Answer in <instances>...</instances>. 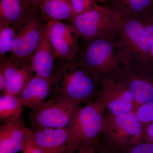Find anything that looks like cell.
I'll return each instance as SVG.
<instances>
[{"label":"cell","mask_w":153,"mask_h":153,"mask_svg":"<svg viewBox=\"0 0 153 153\" xmlns=\"http://www.w3.org/2000/svg\"><path fill=\"white\" fill-rule=\"evenodd\" d=\"M100 79L79 59L62 60L55 65L51 78V97H61L80 105L88 103L97 97Z\"/></svg>","instance_id":"6da1fadb"},{"label":"cell","mask_w":153,"mask_h":153,"mask_svg":"<svg viewBox=\"0 0 153 153\" xmlns=\"http://www.w3.org/2000/svg\"><path fill=\"white\" fill-rule=\"evenodd\" d=\"M84 44L78 59L100 78H115L125 66L117 29L85 40Z\"/></svg>","instance_id":"7a4b0ae2"},{"label":"cell","mask_w":153,"mask_h":153,"mask_svg":"<svg viewBox=\"0 0 153 153\" xmlns=\"http://www.w3.org/2000/svg\"><path fill=\"white\" fill-rule=\"evenodd\" d=\"M117 33L125 66L153 69L150 44L141 19L137 17L120 18Z\"/></svg>","instance_id":"3957f363"},{"label":"cell","mask_w":153,"mask_h":153,"mask_svg":"<svg viewBox=\"0 0 153 153\" xmlns=\"http://www.w3.org/2000/svg\"><path fill=\"white\" fill-rule=\"evenodd\" d=\"M144 131L134 111L117 115L105 113L101 134L104 144L114 150L143 141Z\"/></svg>","instance_id":"277c9868"},{"label":"cell","mask_w":153,"mask_h":153,"mask_svg":"<svg viewBox=\"0 0 153 153\" xmlns=\"http://www.w3.org/2000/svg\"><path fill=\"white\" fill-rule=\"evenodd\" d=\"M105 113L104 105L97 98L80 105L67 127L72 153H75L83 143L98 139Z\"/></svg>","instance_id":"5b68a950"},{"label":"cell","mask_w":153,"mask_h":153,"mask_svg":"<svg viewBox=\"0 0 153 153\" xmlns=\"http://www.w3.org/2000/svg\"><path fill=\"white\" fill-rule=\"evenodd\" d=\"M81 105L61 97H51L28 117L33 129L61 128L67 127Z\"/></svg>","instance_id":"8992f818"},{"label":"cell","mask_w":153,"mask_h":153,"mask_svg":"<svg viewBox=\"0 0 153 153\" xmlns=\"http://www.w3.org/2000/svg\"><path fill=\"white\" fill-rule=\"evenodd\" d=\"M120 19L111 7L96 3L89 10L74 17L71 25L85 41L117 30Z\"/></svg>","instance_id":"52a82bcc"},{"label":"cell","mask_w":153,"mask_h":153,"mask_svg":"<svg viewBox=\"0 0 153 153\" xmlns=\"http://www.w3.org/2000/svg\"><path fill=\"white\" fill-rule=\"evenodd\" d=\"M44 29L55 59L77 60L80 37L72 25H66L60 21L49 20Z\"/></svg>","instance_id":"ba28073f"},{"label":"cell","mask_w":153,"mask_h":153,"mask_svg":"<svg viewBox=\"0 0 153 153\" xmlns=\"http://www.w3.org/2000/svg\"><path fill=\"white\" fill-rule=\"evenodd\" d=\"M114 78L131 94L136 108L153 101V69L126 65Z\"/></svg>","instance_id":"9c48e42d"},{"label":"cell","mask_w":153,"mask_h":153,"mask_svg":"<svg viewBox=\"0 0 153 153\" xmlns=\"http://www.w3.org/2000/svg\"><path fill=\"white\" fill-rule=\"evenodd\" d=\"M97 98L109 114H121L133 111L136 108L131 94L114 77H101Z\"/></svg>","instance_id":"30bf717a"},{"label":"cell","mask_w":153,"mask_h":153,"mask_svg":"<svg viewBox=\"0 0 153 153\" xmlns=\"http://www.w3.org/2000/svg\"><path fill=\"white\" fill-rule=\"evenodd\" d=\"M41 18L33 13L16 30L11 56L31 63V59L36 49L43 28Z\"/></svg>","instance_id":"8fae6325"},{"label":"cell","mask_w":153,"mask_h":153,"mask_svg":"<svg viewBox=\"0 0 153 153\" xmlns=\"http://www.w3.org/2000/svg\"><path fill=\"white\" fill-rule=\"evenodd\" d=\"M0 71L6 80L3 94L12 95H19L35 75L31 63L12 56L1 58Z\"/></svg>","instance_id":"7c38bea8"},{"label":"cell","mask_w":153,"mask_h":153,"mask_svg":"<svg viewBox=\"0 0 153 153\" xmlns=\"http://www.w3.org/2000/svg\"><path fill=\"white\" fill-rule=\"evenodd\" d=\"M32 131L33 140L42 153H72L67 127L35 128Z\"/></svg>","instance_id":"4fadbf2b"},{"label":"cell","mask_w":153,"mask_h":153,"mask_svg":"<svg viewBox=\"0 0 153 153\" xmlns=\"http://www.w3.org/2000/svg\"><path fill=\"white\" fill-rule=\"evenodd\" d=\"M31 130L25 126L21 117L0 127V153L22 152L27 144Z\"/></svg>","instance_id":"5bb4252c"},{"label":"cell","mask_w":153,"mask_h":153,"mask_svg":"<svg viewBox=\"0 0 153 153\" xmlns=\"http://www.w3.org/2000/svg\"><path fill=\"white\" fill-rule=\"evenodd\" d=\"M52 93L51 80L35 74L18 95L23 106L33 110L51 98Z\"/></svg>","instance_id":"9a60e30c"},{"label":"cell","mask_w":153,"mask_h":153,"mask_svg":"<svg viewBox=\"0 0 153 153\" xmlns=\"http://www.w3.org/2000/svg\"><path fill=\"white\" fill-rule=\"evenodd\" d=\"M55 60L53 49L44 27L31 59V65L35 74L51 80L55 67Z\"/></svg>","instance_id":"2e32d148"},{"label":"cell","mask_w":153,"mask_h":153,"mask_svg":"<svg viewBox=\"0 0 153 153\" xmlns=\"http://www.w3.org/2000/svg\"><path fill=\"white\" fill-rule=\"evenodd\" d=\"M36 12L26 0H0V24L13 25L16 30Z\"/></svg>","instance_id":"e0dca14e"},{"label":"cell","mask_w":153,"mask_h":153,"mask_svg":"<svg viewBox=\"0 0 153 153\" xmlns=\"http://www.w3.org/2000/svg\"><path fill=\"white\" fill-rule=\"evenodd\" d=\"M106 4L111 8L120 18H142L153 12V0H108Z\"/></svg>","instance_id":"ac0fdd59"},{"label":"cell","mask_w":153,"mask_h":153,"mask_svg":"<svg viewBox=\"0 0 153 153\" xmlns=\"http://www.w3.org/2000/svg\"><path fill=\"white\" fill-rule=\"evenodd\" d=\"M39 7L42 15L49 20L71 22L74 18L70 0H43Z\"/></svg>","instance_id":"d6986e66"},{"label":"cell","mask_w":153,"mask_h":153,"mask_svg":"<svg viewBox=\"0 0 153 153\" xmlns=\"http://www.w3.org/2000/svg\"><path fill=\"white\" fill-rule=\"evenodd\" d=\"M23 106L18 95L3 94L0 97V119L6 122L20 117Z\"/></svg>","instance_id":"ffe728a7"},{"label":"cell","mask_w":153,"mask_h":153,"mask_svg":"<svg viewBox=\"0 0 153 153\" xmlns=\"http://www.w3.org/2000/svg\"><path fill=\"white\" fill-rule=\"evenodd\" d=\"M16 32L10 25L0 24V55L1 58L10 53Z\"/></svg>","instance_id":"44dd1931"},{"label":"cell","mask_w":153,"mask_h":153,"mask_svg":"<svg viewBox=\"0 0 153 153\" xmlns=\"http://www.w3.org/2000/svg\"><path fill=\"white\" fill-rule=\"evenodd\" d=\"M136 115L143 126L153 123V101L141 105L134 111Z\"/></svg>","instance_id":"7402d4cb"},{"label":"cell","mask_w":153,"mask_h":153,"mask_svg":"<svg viewBox=\"0 0 153 153\" xmlns=\"http://www.w3.org/2000/svg\"><path fill=\"white\" fill-rule=\"evenodd\" d=\"M117 153H153V144L143 141L116 151Z\"/></svg>","instance_id":"603a6c76"},{"label":"cell","mask_w":153,"mask_h":153,"mask_svg":"<svg viewBox=\"0 0 153 153\" xmlns=\"http://www.w3.org/2000/svg\"><path fill=\"white\" fill-rule=\"evenodd\" d=\"M70 1L73 8L74 18L89 10L97 3L96 0H70Z\"/></svg>","instance_id":"cb8c5ba5"},{"label":"cell","mask_w":153,"mask_h":153,"mask_svg":"<svg viewBox=\"0 0 153 153\" xmlns=\"http://www.w3.org/2000/svg\"><path fill=\"white\" fill-rule=\"evenodd\" d=\"M141 19L142 20L149 40L153 61V12L146 15Z\"/></svg>","instance_id":"d4e9b609"},{"label":"cell","mask_w":153,"mask_h":153,"mask_svg":"<svg viewBox=\"0 0 153 153\" xmlns=\"http://www.w3.org/2000/svg\"><path fill=\"white\" fill-rule=\"evenodd\" d=\"M100 143L98 138L85 142L81 144L75 153H97Z\"/></svg>","instance_id":"484cf974"},{"label":"cell","mask_w":153,"mask_h":153,"mask_svg":"<svg viewBox=\"0 0 153 153\" xmlns=\"http://www.w3.org/2000/svg\"><path fill=\"white\" fill-rule=\"evenodd\" d=\"M22 153H42L38 146L36 144L33 139L32 131L30 132L27 142L25 146Z\"/></svg>","instance_id":"4316f807"},{"label":"cell","mask_w":153,"mask_h":153,"mask_svg":"<svg viewBox=\"0 0 153 153\" xmlns=\"http://www.w3.org/2000/svg\"><path fill=\"white\" fill-rule=\"evenodd\" d=\"M144 141L153 144V123L145 127Z\"/></svg>","instance_id":"83f0119b"},{"label":"cell","mask_w":153,"mask_h":153,"mask_svg":"<svg viewBox=\"0 0 153 153\" xmlns=\"http://www.w3.org/2000/svg\"><path fill=\"white\" fill-rule=\"evenodd\" d=\"M97 153H117L104 144L100 143Z\"/></svg>","instance_id":"f1b7e54d"},{"label":"cell","mask_w":153,"mask_h":153,"mask_svg":"<svg viewBox=\"0 0 153 153\" xmlns=\"http://www.w3.org/2000/svg\"><path fill=\"white\" fill-rule=\"evenodd\" d=\"M26 1L33 10H36L38 7H40L43 0H26Z\"/></svg>","instance_id":"f546056e"},{"label":"cell","mask_w":153,"mask_h":153,"mask_svg":"<svg viewBox=\"0 0 153 153\" xmlns=\"http://www.w3.org/2000/svg\"><path fill=\"white\" fill-rule=\"evenodd\" d=\"M6 88V80L4 76L1 71H0V91L4 93Z\"/></svg>","instance_id":"4dcf8cb0"},{"label":"cell","mask_w":153,"mask_h":153,"mask_svg":"<svg viewBox=\"0 0 153 153\" xmlns=\"http://www.w3.org/2000/svg\"><path fill=\"white\" fill-rule=\"evenodd\" d=\"M96 2H98L102 5H105L106 4L108 0H96Z\"/></svg>","instance_id":"1f68e13d"}]
</instances>
